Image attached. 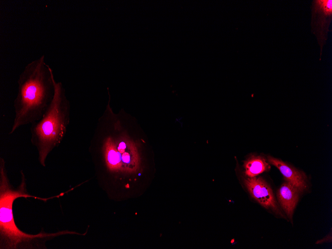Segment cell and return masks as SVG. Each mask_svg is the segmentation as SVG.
Returning a JSON list of instances; mask_svg holds the SVG:
<instances>
[{"instance_id": "6da1fadb", "label": "cell", "mask_w": 332, "mask_h": 249, "mask_svg": "<svg viewBox=\"0 0 332 249\" xmlns=\"http://www.w3.org/2000/svg\"><path fill=\"white\" fill-rule=\"evenodd\" d=\"M55 81L44 55L25 66L17 80V93L13 102L14 118L9 134L42 117L53 99Z\"/></svg>"}, {"instance_id": "7a4b0ae2", "label": "cell", "mask_w": 332, "mask_h": 249, "mask_svg": "<svg viewBox=\"0 0 332 249\" xmlns=\"http://www.w3.org/2000/svg\"><path fill=\"white\" fill-rule=\"evenodd\" d=\"M21 182L16 188H13L8 177L5 162L0 158V248L16 249L38 247V244L44 243L55 237L71 234L67 230L55 233H47L44 232L35 235L29 234L21 231L16 225L12 211L14 200L20 197H33L43 201L58 198L64 194L48 198H42L29 194L27 192L26 178L23 170L20 171Z\"/></svg>"}, {"instance_id": "3957f363", "label": "cell", "mask_w": 332, "mask_h": 249, "mask_svg": "<svg viewBox=\"0 0 332 249\" xmlns=\"http://www.w3.org/2000/svg\"><path fill=\"white\" fill-rule=\"evenodd\" d=\"M70 104L61 82H55L53 99L42 117L30 127L31 142L37 149L43 166L49 154L58 147L70 122Z\"/></svg>"}, {"instance_id": "277c9868", "label": "cell", "mask_w": 332, "mask_h": 249, "mask_svg": "<svg viewBox=\"0 0 332 249\" xmlns=\"http://www.w3.org/2000/svg\"><path fill=\"white\" fill-rule=\"evenodd\" d=\"M312 5V31L322 49L327 38L332 16V0H315Z\"/></svg>"}, {"instance_id": "5b68a950", "label": "cell", "mask_w": 332, "mask_h": 249, "mask_svg": "<svg viewBox=\"0 0 332 249\" xmlns=\"http://www.w3.org/2000/svg\"><path fill=\"white\" fill-rule=\"evenodd\" d=\"M244 183L250 195L262 206L284 217L271 188L262 178L248 177L244 180Z\"/></svg>"}, {"instance_id": "8992f818", "label": "cell", "mask_w": 332, "mask_h": 249, "mask_svg": "<svg viewBox=\"0 0 332 249\" xmlns=\"http://www.w3.org/2000/svg\"><path fill=\"white\" fill-rule=\"evenodd\" d=\"M267 161L269 164L274 166L280 170L287 182L297 188L300 192L307 189V177L303 172L289 166L282 161L271 156L267 157Z\"/></svg>"}, {"instance_id": "52a82bcc", "label": "cell", "mask_w": 332, "mask_h": 249, "mask_svg": "<svg viewBox=\"0 0 332 249\" xmlns=\"http://www.w3.org/2000/svg\"><path fill=\"white\" fill-rule=\"evenodd\" d=\"M300 193L297 188L286 181L282 183L277 192L278 202L291 220L299 200Z\"/></svg>"}, {"instance_id": "ba28073f", "label": "cell", "mask_w": 332, "mask_h": 249, "mask_svg": "<svg viewBox=\"0 0 332 249\" xmlns=\"http://www.w3.org/2000/svg\"><path fill=\"white\" fill-rule=\"evenodd\" d=\"M245 174L248 177H255L270 169L269 164L260 156H252L249 157L244 163Z\"/></svg>"}, {"instance_id": "9c48e42d", "label": "cell", "mask_w": 332, "mask_h": 249, "mask_svg": "<svg viewBox=\"0 0 332 249\" xmlns=\"http://www.w3.org/2000/svg\"><path fill=\"white\" fill-rule=\"evenodd\" d=\"M106 157L109 165L112 166L118 164L122 158L120 153L116 152L113 149H109L107 152Z\"/></svg>"}, {"instance_id": "30bf717a", "label": "cell", "mask_w": 332, "mask_h": 249, "mask_svg": "<svg viewBox=\"0 0 332 249\" xmlns=\"http://www.w3.org/2000/svg\"><path fill=\"white\" fill-rule=\"evenodd\" d=\"M122 159L125 163H128L130 160V156L128 153H125L123 154Z\"/></svg>"}, {"instance_id": "8fae6325", "label": "cell", "mask_w": 332, "mask_h": 249, "mask_svg": "<svg viewBox=\"0 0 332 249\" xmlns=\"http://www.w3.org/2000/svg\"><path fill=\"white\" fill-rule=\"evenodd\" d=\"M126 148V145L125 144L124 142H121L120 143L118 147V150H120L121 149L124 150V149Z\"/></svg>"}]
</instances>
